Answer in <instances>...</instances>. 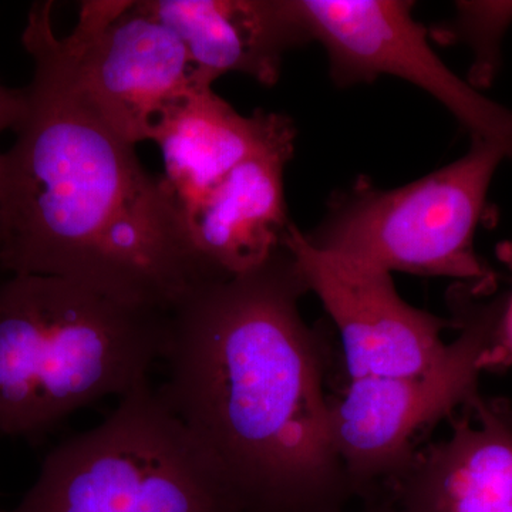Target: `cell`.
Masks as SVG:
<instances>
[{
  "instance_id": "cell-11",
  "label": "cell",
  "mask_w": 512,
  "mask_h": 512,
  "mask_svg": "<svg viewBox=\"0 0 512 512\" xmlns=\"http://www.w3.org/2000/svg\"><path fill=\"white\" fill-rule=\"evenodd\" d=\"M295 140L248 157L184 211L192 248L218 276L245 274L285 244V168Z\"/></svg>"
},
{
  "instance_id": "cell-8",
  "label": "cell",
  "mask_w": 512,
  "mask_h": 512,
  "mask_svg": "<svg viewBox=\"0 0 512 512\" xmlns=\"http://www.w3.org/2000/svg\"><path fill=\"white\" fill-rule=\"evenodd\" d=\"M77 92L127 143L154 140L165 117L212 87L184 43L163 22L131 3L97 35L62 39Z\"/></svg>"
},
{
  "instance_id": "cell-5",
  "label": "cell",
  "mask_w": 512,
  "mask_h": 512,
  "mask_svg": "<svg viewBox=\"0 0 512 512\" xmlns=\"http://www.w3.org/2000/svg\"><path fill=\"white\" fill-rule=\"evenodd\" d=\"M511 148L471 140L454 163L397 188L359 178L333 195L306 241L383 271L444 276L491 295L497 276L478 258L474 238L495 171Z\"/></svg>"
},
{
  "instance_id": "cell-2",
  "label": "cell",
  "mask_w": 512,
  "mask_h": 512,
  "mask_svg": "<svg viewBox=\"0 0 512 512\" xmlns=\"http://www.w3.org/2000/svg\"><path fill=\"white\" fill-rule=\"evenodd\" d=\"M53 8L33 3L23 30L35 69L15 144L0 154V269L171 313L218 275L195 254L164 178L77 92Z\"/></svg>"
},
{
  "instance_id": "cell-13",
  "label": "cell",
  "mask_w": 512,
  "mask_h": 512,
  "mask_svg": "<svg viewBox=\"0 0 512 512\" xmlns=\"http://www.w3.org/2000/svg\"><path fill=\"white\" fill-rule=\"evenodd\" d=\"M293 140L289 117L264 110L242 116L208 87L178 104L153 141L163 151L165 183L184 214L242 161Z\"/></svg>"
},
{
  "instance_id": "cell-17",
  "label": "cell",
  "mask_w": 512,
  "mask_h": 512,
  "mask_svg": "<svg viewBox=\"0 0 512 512\" xmlns=\"http://www.w3.org/2000/svg\"><path fill=\"white\" fill-rule=\"evenodd\" d=\"M350 512V511H345ZM356 512H406L402 510L394 501L390 498H376L373 501H367L365 507L360 508Z\"/></svg>"
},
{
  "instance_id": "cell-1",
  "label": "cell",
  "mask_w": 512,
  "mask_h": 512,
  "mask_svg": "<svg viewBox=\"0 0 512 512\" xmlns=\"http://www.w3.org/2000/svg\"><path fill=\"white\" fill-rule=\"evenodd\" d=\"M309 292L284 244L245 274L195 288L168 319L158 393L235 512H345L356 498L330 433Z\"/></svg>"
},
{
  "instance_id": "cell-12",
  "label": "cell",
  "mask_w": 512,
  "mask_h": 512,
  "mask_svg": "<svg viewBox=\"0 0 512 512\" xmlns=\"http://www.w3.org/2000/svg\"><path fill=\"white\" fill-rule=\"evenodd\" d=\"M138 3L180 37L198 72L212 83L224 74L241 73L274 86L286 53L312 42L296 0Z\"/></svg>"
},
{
  "instance_id": "cell-15",
  "label": "cell",
  "mask_w": 512,
  "mask_h": 512,
  "mask_svg": "<svg viewBox=\"0 0 512 512\" xmlns=\"http://www.w3.org/2000/svg\"><path fill=\"white\" fill-rule=\"evenodd\" d=\"M498 259L511 272L512 284V241L503 242L497 248ZM512 366V288L500 296V315L495 326L494 340L485 353L483 370H501Z\"/></svg>"
},
{
  "instance_id": "cell-6",
  "label": "cell",
  "mask_w": 512,
  "mask_h": 512,
  "mask_svg": "<svg viewBox=\"0 0 512 512\" xmlns=\"http://www.w3.org/2000/svg\"><path fill=\"white\" fill-rule=\"evenodd\" d=\"M484 296L466 284L451 291L461 332L430 369L349 379L342 394L329 397L330 433L356 498L384 497L412 463L417 434L481 396L478 380L500 315V298L483 302Z\"/></svg>"
},
{
  "instance_id": "cell-14",
  "label": "cell",
  "mask_w": 512,
  "mask_h": 512,
  "mask_svg": "<svg viewBox=\"0 0 512 512\" xmlns=\"http://www.w3.org/2000/svg\"><path fill=\"white\" fill-rule=\"evenodd\" d=\"M512 22V2H458L456 15L429 35L441 45L464 42L473 49L470 83L474 89L493 82L500 66V46Z\"/></svg>"
},
{
  "instance_id": "cell-3",
  "label": "cell",
  "mask_w": 512,
  "mask_h": 512,
  "mask_svg": "<svg viewBox=\"0 0 512 512\" xmlns=\"http://www.w3.org/2000/svg\"><path fill=\"white\" fill-rule=\"evenodd\" d=\"M168 319L67 279L10 275L0 285V434L37 439L148 383Z\"/></svg>"
},
{
  "instance_id": "cell-9",
  "label": "cell",
  "mask_w": 512,
  "mask_h": 512,
  "mask_svg": "<svg viewBox=\"0 0 512 512\" xmlns=\"http://www.w3.org/2000/svg\"><path fill=\"white\" fill-rule=\"evenodd\" d=\"M285 244L338 329L349 379L419 375L447 352L454 322L404 301L390 272L312 247L293 222Z\"/></svg>"
},
{
  "instance_id": "cell-7",
  "label": "cell",
  "mask_w": 512,
  "mask_h": 512,
  "mask_svg": "<svg viewBox=\"0 0 512 512\" xmlns=\"http://www.w3.org/2000/svg\"><path fill=\"white\" fill-rule=\"evenodd\" d=\"M311 40L340 87L393 76L439 101L470 133L512 150V110L487 99L433 52L429 30L402 0H296Z\"/></svg>"
},
{
  "instance_id": "cell-16",
  "label": "cell",
  "mask_w": 512,
  "mask_h": 512,
  "mask_svg": "<svg viewBox=\"0 0 512 512\" xmlns=\"http://www.w3.org/2000/svg\"><path fill=\"white\" fill-rule=\"evenodd\" d=\"M25 111V90H12L0 84V133L15 128Z\"/></svg>"
},
{
  "instance_id": "cell-10",
  "label": "cell",
  "mask_w": 512,
  "mask_h": 512,
  "mask_svg": "<svg viewBox=\"0 0 512 512\" xmlns=\"http://www.w3.org/2000/svg\"><path fill=\"white\" fill-rule=\"evenodd\" d=\"M450 421L384 497L406 512H512V404L480 396Z\"/></svg>"
},
{
  "instance_id": "cell-4",
  "label": "cell",
  "mask_w": 512,
  "mask_h": 512,
  "mask_svg": "<svg viewBox=\"0 0 512 512\" xmlns=\"http://www.w3.org/2000/svg\"><path fill=\"white\" fill-rule=\"evenodd\" d=\"M0 512H235L214 471L150 383L99 426L43 460L22 501Z\"/></svg>"
}]
</instances>
